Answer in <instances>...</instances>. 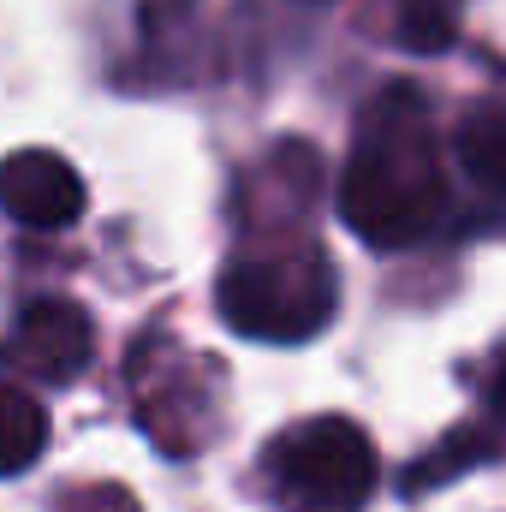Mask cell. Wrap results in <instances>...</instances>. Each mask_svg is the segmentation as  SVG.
Here are the masks:
<instances>
[{
    "label": "cell",
    "mask_w": 506,
    "mask_h": 512,
    "mask_svg": "<svg viewBox=\"0 0 506 512\" xmlns=\"http://www.w3.org/2000/svg\"><path fill=\"white\" fill-rule=\"evenodd\" d=\"M340 221L376 251H411L447 221L435 120L417 84H387L358 114L340 167Z\"/></svg>",
    "instance_id": "cell-1"
},
{
    "label": "cell",
    "mask_w": 506,
    "mask_h": 512,
    "mask_svg": "<svg viewBox=\"0 0 506 512\" xmlns=\"http://www.w3.org/2000/svg\"><path fill=\"white\" fill-rule=\"evenodd\" d=\"M215 310L245 340L298 346L316 340L340 310V274L316 239H286L268 251L233 256L215 280Z\"/></svg>",
    "instance_id": "cell-2"
},
{
    "label": "cell",
    "mask_w": 506,
    "mask_h": 512,
    "mask_svg": "<svg viewBox=\"0 0 506 512\" xmlns=\"http://www.w3.org/2000/svg\"><path fill=\"white\" fill-rule=\"evenodd\" d=\"M262 471L286 512H358L376 489V453L352 417H310L274 435Z\"/></svg>",
    "instance_id": "cell-3"
},
{
    "label": "cell",
    "mask_w": 506,
    "mask_h": 512,
    "mask_svg": "<svg viewBox=\"0 0 506 512\" xmlns=\"http://www.w3.org/2000/svg\"><path fill=\"white\" fill-rule=\"evenodd\" d=\"M12 370L30 376V382L66 387L78 382L96 358V328L84 316V304L72 298H30L12 322Z\"/></svg>",
    "instance_id": "cell-4"
},
{
    "label": "cell",
    "mask_w": 506,
    "mask_h": 512,
    "mask_svg": "<svg viewBox=\"0 0 506 512\" xmlns=\"http://www.w3.org/2000/svg\"><path fill=\"white\" fill-rule=\"evenodd\" d=\"M0 197H6V215L36 233H60L84 215V179L54 149H12L0 167Z\"/></svg>",
    "instance_id": "cell-5"
},
{
    "label": "cell",
    "mask_w": 506,
    "mask_h": 512,
    "mask_svg": "<svg viewBox=\"0 0 506 512\" xmlns=\"http://www.w3.org/2000/svg\"><path fill=\"white\" fill-rule=\"evenodd\" d=\"M453 155L483 191L506 197V96H483L477 108H465L453 131Z\"/></svg>",
    "instance_id": "cell-6"
},
{
    "label": "cell",
    "mask_w": 506,
    "mask_h": 512,
    "mask_svg": "<svg viewBox=\"0 0 506 512\" xmlns=\"http://www.w3.org/2000/svg\"><path fill=\"white\" fill-rule=\"evenodd\" d=\"M42 447H48V411L12 382L0 399V465H6V477H24Z\"/></svg>",
    "instance_id": "cell-7"
},
{
    "label": "cell",
    "mask_w": 506,
    "mask_h": 512,
    "mask_svg": "<svg viewBox=\"0 0 506 512\" xmlns=\"http://www.w3.org/2000/svg\"><path fill=\"white\" fill-rule=\"evenodd\" d=\"M459 18H465V0H393V36L399 48H417V54H441L459 36Z\"/></svg>",
    "instance_id": "cell-8"
},
{
    "label": "cell",
    "mask_w": 506,
    "mask_h": 512,
    "mask_svg": "<svg viewBox=\"0 0 506 512\" xmlns=\"http://www.w3.org/2000/svg\"><path fill=\"white\" fill-rule=\"evenodd\" d=\"M489 411H495V423H506V358L495 364V376H489Z\"/></svg>",
    "instance_id": "cell-9"
}]
</instances>
